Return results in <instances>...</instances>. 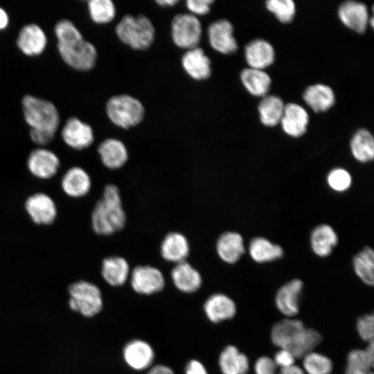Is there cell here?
Listing matches in <instances>:
<instances>
[{
    "mask_svg": "<svg viewBox=\"0 0 374 374\" xmlns=\"http://www.w3.org/2000/svg\"><path fill=\"white\" fill-rule=\"evenodd\" d=\"M62 60L78 71L91 69L96 61L97 51L94 46L83 38L69 44L57 45Z\"/></svg>",
    "mask_w": 374,
    "mask_h": 374,
    "instance_id": "ba28073f",
    "label": "cell"
},
{
    "mask_svg": "<svg viewBox=\"0 0 374 374\" xmlns=\"http://www.w3.org/2000/svg\"><path fill=\"white\" fill-rule=\"evenodd\" d=\"M364 349L350 350L346 357V367L359 370L371 371L374 363L373 341L368 343Z\"/></svg>",
    "mask_w": 374,
    "mask_h": 374,
    "instance_id": "d590c367",
    "label": "cell"
},
{
    "mask_svg": "<svg viewBox=\"0 0 374 374\" xmlns=\"http://www.w3.org/2000/svg\"><path fill=\"white\" fill-rule=\"evenodd\" d=\"M170 278L173 287L184 294H194L203 286L202 274L186 260L173 265Z\"/></svg>",
    "mask_w": 374,
    "mask_h": 374,
    "instance_id": "4fadbf2b",
    "label": "cell"
},
{
    "mask_svg": "<svg viewBox=\"0 0 374 374\" xmlns=\"http://www.w3.org/2000/svg\"><path fill=\"white\" fill-rule=\"evenodd\" d=\"M278 368H284L295 364L296 358L287 350L279 348L273 358Z\"/></svg>",
    "mask_w": 374,
    "mask_h": 374,
    "instance_id": "ee69618b",
    "label": "cell"
},
{
    "mask_svg": "<svg viewBox=\"0 0 374 374\" xmlns=\"http://www.w3.org/2000/svg\"><path fill=\"white\" fill-rule=\"evenodd\" d=\"M270 337L274 346L289 350L296 359L313 351L322 340L317 330L306 328L303 321L292 318L276 322Z\"/></svg>",
    "mask_w": 374,
    "mask_h": 374,
    "instance_id": "6da1fadb",
    "label": "cell"
},
{
    "mask_svg": "<svg viewBox=\"0 0 374 374\" xmlns=\"http://www.w3.org/2000/svg\"><path fill=\"white\" fill-rule=\"evenodd\" d=\"M172 37L179 47L188 50L197 47L202 35V26L199 19L190 14L175 16L171 24Z\"/></svg>",
    "mask_w": 374,
    "mask_h": 374,
    "instance_id": "9c48e42d",
    "label": "cell"
},
{
    "mask_svg": "<svg viewBox=\"0 0 374 374\" xmlns=\"http://www.w3.org/2000/svg\"><path fill=\"white\" fill-rule=\"evenodd\" d=\"M218 364L222 374H247L250 366L248 357L233 345L222 350Z\"/></svg>",
    "mask_w": 374,
    "mask_h": 374,
    "instance_id": "484cf974",
    "label": "cell"
},
{
    "mask_svg": "<svg viewBox=\"0 0 374 374\" xmlns=\"http://www.w3.org/2000/svg\"><path fill=\"white\" fill-rule=\"evenodd\" d=\"M55 34L57 44H66L83 38L75 25L66 19H62L57 23L55 26Z\"/></svg>",
    "mask_w": 374,
    "mask_h": 374,
    "instance_id": "ab89813d",
    "label": "cell"
},
{
    "mask_svg": "<svg viewBox=\"0 0 374 374\" xmlns=\"http://www.w3.org/2000/svg\"><path fill=\"white\" fill-rule=\"evenodd\" d=\"M123 357L126 364L135 371L148 368L153 363L154 352L147 341L134 339L124 346Z\"/></svg>",
    "mask_w": 374,
    "mask_h": 374,
    "instance_id": "d6986e66",
    "label": "cell"
},
{
    "mask_svg": "<svg viewBox=\"0 0 374 374\" xmlns=\"http://www.w3.org/2000/svg\"><path fill=\"white\" fill-rule=\"evenodd\" d=\"M128 284L134 292L150 296L165 289L166 278L163 272L156 267L137 265L131 269Z\"/></svg>",
    "mask_w": 374,
    "mask_h": 374,
    "instance_id": "52a82bcc",
    "label": "cell"
},
{
    "mask_svg": "<svg viewBox=\"0 0 374 374\" xmlns=\"http://www.w3.org/2000/svg\"><path fill=\"white\" fill-rule=\"evenodd\" d=\"M181 62L185 71L193 79H206L211 73V60L201 48L188 50L184 55Z\"/></svg>",
    "mask_w": 374,
    "mask_h": 374,
    "instance_id": "83f0119b",
    "label": "cell"
},
{
    "mask_svg": "<svg viewBox=\"0 0 374 374\" xmlns=\"http://www.w3.org/2000/svg\"><path fill=\"white\" fill-rule=\"evenodd\" d=\"M159 251L163 260L175 265L185 261L188 258L189 242L186 237L179 232H169L163 238Z\"/></svg>",
    "mask_w": 374,
    "mask_h": 374,
    "instance_id": "ffe728a7",
    "label": "cell"
},
{
    "mask_svg": "<svg viewBox=\"0 0 374 374\" xmlns=\"http://www.w3.org/2000/svg\"><path fill=\"white\" fill-rule=\"evenodd\" d=\"M9 18L6 12L0 8V30H3L8 25Z\"/></svg>",
    "mask_w": 374,
    "mask_h": 374,
    "instance_id": "681fc988",
    "label": "cell"
},
{
    "mask_svg": "<svg viewBox=\"0 0 374 374\" xmlns=\"http://www.w3.org/2000/svg\"><path fill=\"white\" fill-rule=\"evenodd\" d=\"M285 105L278 96L265 97L259 104L258 112L261 123L267 127L278 125L281 120Z\"/></svg>",
    "mask_w": 374,
    "mask_h": 374,
    "instance_id": "d6a6232c",
    "label": "cell"
},
{
    "mask_svg": "<svg viewBox=\"0 0 374 374\" xmlns=\"http://www.w3.org/2000/svg\"><path fill=\"white\" fill-rule=\"evenodd\" d=\"M338 15L341 22L357 33H364L369 22L368 10L362 3L348 1L339 8Z\"/></svg>",
    "mask_w": 374,
    "mask_h": 374,
    "instance_id": "d4e9b609",
    "label": "cell"
},
{
    "mask_svg": "<svg viewBox=\"0 0 374 374\" xmlns=\"http://www.w3.org/2000/svg\"><path fill=\"white\" fill-rule=\"evenodd\" d=\"M249 252L251 258L258 263L273 261L280 258L283 255V250L280 246L262 237L251 240Z\"/></svg>",
    "mask_w": 374,
    "mask_h": 374,
    "instance_id": "4dcf8cb0",
    "label": "cell"
},
{
    "mask_svg": "<svg viewBox=\"0 0 374 374\" xmlns=\"http://www.w3.org/2000/svg\"><path fill=\"white\" fill-rule=\"evenodd\" d=\"M70 308L84 317H92L98 314L103 306V293L96 283L80 280L69 287Z\"/></svg>",
    "mask_w": 374,
    "mask_h": 374,
    "instance_id": "5b68a950",
    "label": "cell"
},
{
    "mask_svg": "<svg viewBox=\"0 0 374 374\" xmlns=\"http://www.w3.org/2000/svg\"><path fill=\"white\" fill-rule=\"evenodd\" d=\"M144 112L141 102L129 95L113 96L107 103V114L109 119L124 129L139 124L143 118Z\"/></svg>",
    "mask_w": 374,
    "mask_h": 374,
    "instance_id": "8992f818",
    "label": "cell"
},
{
    "mask_svg": "<svg viewBox=\"0 0 374 374\" xmlns=\"http://www.w3.org/2000/svg\"><path fill=\"white\" fill-rule=\"evenodd\" d=\"M147 374H175L173 370L163 364H157L151 367Z\"/></svg>",
    "mask_w": 374,
    "mask_h": 374,
    "instance_id": "7dc6e473",
    "label": "cell"
},
{
    "mask_svg": "<svg viewBox=\"0 0 374 374\" xmlns=\"http://www.w3.org/2000/svg\"><path fill=\"white\" fill-rule=\"evenodd\" d=\"M277 374H305V373L301 367L294 364L287 368H280Z\"/></svg>",
    "mask_w": 374,
    "mask_h": 374,
    "instance_id": "c3c4849f",
    "label": "cell"
},
{
    "mask_svg": "<svg viewBox=\"0 0 374 374\" xmlns=\"http://www.w3.org/2000/svg\"><path fill=\"white\" fill-rule=\"evenodd\" d=\"M90 221L93 232L100 236L111 235L124 228L126 214L119 190L115 185L104 187L101 197L91 210Z\"/></svg>",
    "mask_w": 374,
    "mask_h": 374,
    "instance_id": "7a4b0ae2",
    "label": "cell"
},
{
    "mask_svg": "<svg viewBox=\"0 0 374 374\" xmlns=\"http://www.w3.org/2000/svg\"><path fill=\"white\" fill-rule=\"evenodd\" d=\"M186 374H208L204 365L197 359H191L186 366Z\"/></svg>",
    "mask_w": 374,
    "mask_h": 374,
    "instance_id": "bcb514c9",
    "label": "cell"
},
{
    "mask_svg": "<svg viewBox=\"0 0 374 374\" xmlns=\"http://www.w3.org/2000/svg\"><path fill=\"white\" fill-rule=\"evenodd\" d=\"M266 7L283 23L290 22L296 12L295 4L292 0H269Z\"/></svg>",
    "mask_w": 374,
    "mask_h": 374,
    "instance_id": "f35d334b",
    "label": "cell"
},
{
    "mask_svg": "<svg viewBox=\"0 0 374 374\" xmlns=\"http://www.w3.org/2000/svg\"><path fill=\"white\" fill-rule=\"evenodd\" d=\"M88 8L91 18L97 24L111 21L116 13L115 6L110 0H91Z\"/></svg>",
    "mask_w": 374,
    "mask_h": 374,
    "instance_id": "74e56055",
    "label": "cell"
},
{
    "mask_svg": "<svg viewBox=\"0 0 374 374\" xmlns=\"http://www.w3.org/2000/svg\"><path fill=\"white\" fill-rule=\"evenodd\" d=\"M131 267L126 259L119 256L103 259L100 274L104 283L113 288L125 286L129 280Z\"/></svg>",
    "mask_w": 374,
    "mask_h": 374,
    "instance_id": "5bb4252c",
    "label": "cell"
},
{
    "mask_svg": "<svg viewBox=\"0 0 374 374\" xmlns=\"http://www.w3.org/2000/svg\"><path fill=\"white\" fill-rule=\"evenodd\" d=\"M204 310L206 317L213 323L231 319L237 312L235 303L223 293L210 295L204 303Z\"/></svg>",
    "mask_w": 374,
    "mask_h": 374,
    "instance_id": "7402d4cb",
    "label": "cell"
},
{
    "mask_svg": "<svg viewBox=\"0 0 374 374\" xmlns=\"http://www.w3.org/2000/svg\"><path fill=\"white\" fill-rule=\"evenodd\" d=\"M345 374H373L371 371L359 370L346 367Z\"/></svg>",
    "mask_w": 374,
    "mask_h": 374,
    "instance_id": "f907efd6",
    "label": "cell"
},
{
    "mask_svg": "<svg viewBox=\"0 0 374 374\" xmlns=\"http://www.w3.org/2000/svg\"><path fill=\"white\" fill-rule=\"evenodd\" d=\"M256 374H277L278 367L274 359L267 356L258 357L253 365Z\"/></svg>",
    "mask_w": 374,
    "mask_h": 374,
    "instance_id": "7bdbcfd3",
    "label": "cell"
},
{
    "mask_svg": "<svg viewBox=\"0 0 374 374\" xmlns=\"http://www.w3.org/2000/svg\"><path fill=\"white\" fill-rule=\"evenodd\" d=\"M338 237L334 229L328 224L316 226L311 233L310 244L314 253L320 256H329L337 245Z\"/></svg>",
    "mask_w": 374,
    "mask_h": 374,
    "instance_id": "f1b7e54d",
    "label": "cell"
},
{
    "mask_svg": "<svg viewBox=\"0 0 374 374\" xmlns=\"http://www.w3.org/2000/svg\"><path fill=\"white\" fill-rule=\"evenodd\" d=\"M93 183L89 173L84 167L74 166L69 168L63 175L60 186L68 197L82 199L91 191Z\"/></svg>",
    "mask_w": 374,
    "mask_h": 374,
    "instance_id": "7c38bea8",
    "label": "cell"
},
{
    "mask_svg": "<svg viewBox=\"0 0 374 374\" xmlns=\"http://www.w3.org/2000/svg\"><path fill=\"white\" fill-rule=\"evenodd\" d=\"M241 80L246 89L256 96H265L268 92L271 78L263 70L247 68L241 73Z\"/></svg>",
    "mask_w": 374,
    "mask_h": 374,
    "instance_id": "1f68e13d",
    "label": "cell"
},
{
    "mask_svg": "<svg viewBox=\"0 0 374 374\" xmlns=\"http://www.w3.org/2000/svg\"><path fill=\"white\" fill-rule=\"evenodd\" d=\"M280 123L287 134L292 137H299L306 132L309 115L301 105L289 103L285 105Z\"/></svg>",
    "mask_w": 374,
    "mask_h": 374,
    "instance_id": "cb8c5ba5",
    "label": "cell"
},
{
    "mask_svg": "<svg viewBox=\"0 0 374 374\" xmlns=\"http://www.w3.org/2000/svg\"><path fill=\"white\" fill-rule=\"evenodd\" d=\"M303 370L307 374H330L333 363L328 356L312 351L303 357Z\"/></svg>",
    "mask_w": 374,
    "mask_h": 374,
    "instance_id": "8d00e7d4",
    "label": "cell"
},
{
    "mask_svg": "<svg viewBox=\"0 0 374 374\" xmlns=\"http://www.w3.org/2000/svg\"><path fill=\"white\" fill-rule=\"evenodd\" d=\"M353 268L356 275L366 285L374 284V253L371 247H365L353 258Z\"/></svg>",
    "mask_w": 374,
    "mask_h": 374,
    "instance_id": "e575fe53",
    "label": "cell"
},
{
    "mask_svg": "<svg viewBox=\"0 0 374 374\" xmlns=\"http://www.w3.org/2000/svg\"><path fill=\"white\" fill-rule=\"evenodd\" d=\"M303 288V282L296 278L286 283L277 291L275 305L287 318H292L299 313V299Z\"/></svg>",
    "mask_w": 374,
    "mask_h": 374,
    "instance_id": "e0dca14e",
    "label": "cell"
},
{
    "mask_svg": "<svg viewBox=\"0 0 374 374\" xmlns=\"http://www.w3.org/2000/svg\"><path fill=\"white\" fill-rule=\"evenodd\" d=\"M242 236L234 231L221 233L215 242V252L219 259L226 265L235 264L244 253Z\"/></svg>",
    "mask_w": 374,
    "mask_h": 374,
    "instance_id": "ac0fdd59",
    "label": "cell"
},
{
    "mask_svg": "<svg viewBox=\"0 0 374 374\" xmlns=\"http://www.w3.org/2000/svg\"><path fill=\"white\" fill-rule=\"evenodd\" d=\"M208 35L211 46L217 51L229 54L237 50L233 27L228 20L220 19L211 24L208 29Z\"/></svg>",
    "mask_w": 374,
    "mask_h": 374,
    "instance_id": "44dd1931",
    "label": "cell"
},
{
    "mask_svg": "<svg viewBox=\"0 0 374 374\" xmlns=\"http://www.w3.org/2000/svg\"><path fill=\"white\" fill-rule=\"evenodd\" d=\"M28 172L35 178L47 180L53 178L60 167L57 155L44 147L34 149L26 160Z\"/></svg>",
    "mask_w": 374,
    "mask_h": 374,
    "instance_id": "8fae6325",
    "label": "cell"
},
{
    "mask_svg": "<svg viewBox=\"0 0 374 374\" xmlns=\"http://www.w3.org/2000/svg\"><path fill=\"white\" fill-rule=\"evenodd\" d=\"M350 150L354 158L359 162L371 161L374 157V139L366 130L357 131L350 142Z\"/></svg>",
    "mask_w": 374,
    "mask_h": 374,
    "instance_id": "836d02e7",
    "label": "cell"
},
{
    "mask_svg": "<svg viewBox=\"0 0 374 374\" xmlns=\"http://www.w3.org/2000/svg\"><path fill=\"white\" fill-rule=\"evenodd\" d=\"M178 0H160L157 1V3L163 6H172L178 3Z\"/></svg>",
    "mask_w": 374,
    "mask_h": 374,
    "instance_id": "816d5d0a",
    "label": "cell"
},
{
    "mask_svg": "<svg viewBox=\"0 0 374 374\" xmlns=\"http://www.w3.org/2000/svg\"><path fill=\"white\" fill-rule=\"evenodd\" d=\"M328 186L337 192H344L351 186L352 178L345 169L337 168L332 170L327 176Z\"/></svg>",
    "mask_w": 374,
    "mask_h": 374,
    "instance_id": "60d3db41",
    "label": "cell"
},
{
    "mask_svg": "<svg viewBox=\"0 0 374 374\" xmlns=\"http://www.w3.org/2000/svg\"><path fill=\"white\" fill-rule=\"evenodd\" d=\"M61 135L69 147L78 150L88 148L94 141L92 128L75 117L66 121Z\"/></svg>",
    "mask_w": 374,
    "mask_h": 374,
    "instance_id": "9a60e30c",
    "label": "cell"
},
{
    "mask_svg": "<svg viewBox=\"0 0 374 374\" xmlns=\"http://www.w3.org/2000/svg\"><path fill=\"white\" fill-rule=\"evenodd\" d=\"M211 0H188L186 6L188 10L196 15H205L210 11Z\"/></svg>",
    "mask_w": 374,
    "mask_h": 374,
    "instance_id": "f6af8a7d",
    "label": "cell"
},
{
    "mask_svg": "<svg viewBox=\"0 0 374 374\" xmlns=\"http://www.w3.org/2000/svg\"><path fill=\"white\" fill-rule=\"evenodd\" d=\"M22 107L25 121L30 130L55 135L60 116L52 103L26 95L22 99Z\"/></svg>",
    "mask_w": 374,
    "mask_h": 374,
    "instance_id": "3957f363",
    "label": "cell"
},
{
    "mask_svg": "<svg viewBox=\"0 0 374 374\" xmlns=\"http://www.w3.org/2000/svg\"><path fill=\"white\" fill-rule=\"evenodd\" d=\"M356 329L359 337L368 343L373 341L374 317L373 314L360 317L356 323Z\"/></svg>",
    "mask_w": 374,
    "mask_h": 374,
    "instance_id": "b9f144b4",
    "label": "cell"
},
{
    "mask_svg": "<svg viewBox=\"0 0 374 374\" xmlns=\"http://www.w3.org/2000/svg\"><path fill=\"white\" fill-rule=\"evenodd\" d=\"M97 154L102 165L111 170L123 168L129 158L126 145L114 138L103 141L97 148Z\"/></svg>",
    "mask_w": 374,
    "mask_h": 374,
    "instance_id": "2e32d148",
    "label": "cell"
},
{
    "mask_svg": "<svg viewBox=\"0 0 374 374\" xmlns=\"http://www.w3.org/2000/svg\"><path fill=\"white\" fill-rule=\"evenodd\" d=\"M303 98L307 105L316 112L328 110L335 101L332 89L323 84L308 87L303 93Z\"/></svg>",
    "mask_w": 374,
    "mask_h": 374,
    "instance_id": "f546056e",
    "label": "cell"
},
{
    "mask_svg": "<svg viewBox=\"0 0 374 374\" xmlns=\"http://www.w3.org/2000/svg\"><path fill=\"white\" fill-rule=\"evenodd\" d=\"M47 37L41 27L35 24L24 26L17 37L19 48L26 55L33 56L41 54L46 48Z\"/></svg>",
    "mask_w": 374,
    "mask_h": 374,
    "instance_id": "603a6c76",
    "label": "cell"
},
{
    "mask_svg": "<svg viewBox=\"0 0 374 374\" xmlns=\"http://www.w3.org/2000/svg\"><path fill=\"white\" fill-rule=\"evenodd\" d=\"M116 33L121 41L137 50L148 48L154 37L152 24L143 15L123 17L116 26Z\"/></svg>",
    "mask_w": 374,
    "mask_h": 374,
    "instance_id": "277c9868",
    "label": "cell"
},
{
    "mask_svg": "<svg viewBox=\"0 0 374 374\" xmlns=\"http://www.w3.org/2000/svg\"><path fill=\"white\" fill-rule=\"evenodd\" d=\"M272 46L264 39H255L245 48V58L250 68L263 70L274 61Z\"/></svg>",
    "mask_w": 374,
    "mask_h": 374,
    "instance_id": "4316f807",
    "label": "cell"
},
{
    "mask_svg": "<svg viewBox=\"0 0 374 374\" xmlns=\"http://www.w3.org/2000/svg\"><path fill=\"white\" fill-rule=\"evenodd\" d=\"M24 208L32 222L37 225H51L57 216L56 203L45 193H35L28 196Z\"/></svg>",
    "mask_w": 374,
    "mask_h": 374,
    "instance_id": "30bf717a",
    "label": "cell"
}]
</instances>
